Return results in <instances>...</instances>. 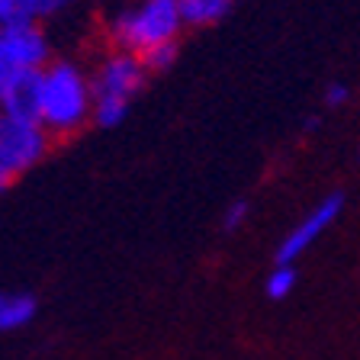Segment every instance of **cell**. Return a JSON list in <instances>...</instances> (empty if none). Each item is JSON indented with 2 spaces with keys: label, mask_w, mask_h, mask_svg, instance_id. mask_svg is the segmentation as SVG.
Returning a JSON list of instances; mask_svg holds the SVG:
<instances>
[{
  "label": "cell",
  "mask_w": 360,
  "mask_h": 360,
  "mask_svg": "<svg viewBox=\"0 0 360 360\" xmlns=\"http://www.w3.org/2000/svg\"><path fill=\"white\" fill-rule=\"evenodd\" d=\"M129 106L132 103H122V100H94L90 122H97L100 129H116L129 116Z\"/></svg>",
  "instance_id": "7c38bea8"
},
{
  "label": "cell",
  "mask_w": 360,
  "mask_h": 360,
  "mask_svg": "<svg viewBox=\"0 0 360 360\" xmlns=\"http://www.w3.org/2000/svg\"><path fill=\"white\" fill-rule=\"evenodd\" d=\"M184 20L174 0H139L135 7H126L112 16L110 36L122 52L145 55L155 45L177 42Z\"/></svg>",
  "instance_id": "7a4b0ae2"
},
{
  "label": "cell",
  "mask_w": 360,
  "mask_h": 360,
  "mask_svg": "<svg viewBox=\"0 0 360 360\" xmlns=\"http://www.w3.org/2000/svg\"><path fill=\"white\" fill-rule=\"evenodd\" d=\"M13 22V0H0V26Z\"/></svg>",
  "instance_id": "e0dca14e"
},
{
  "label": "cell",
  "mask_w": 360,
  "mask_h": 360,
  "mask_svg": "<svg viewBox=\"0 0 360 360\" xmlns=\"http://www.w3.org/2000/svg\"><path fill=\"white\" fill-rule=\"evenodd\" d=\"M94 112L90 75L75 61H49L42 68V110L39 126L52 139L81 132Z\"/></svg>",
  "instance_id": "6da1fadb"
},
{
  "label": "cell",
  "mask_w": 360,
  "mask_h": 360,
  "mask_svg": "<svg viewBox=\"0 0 360 360\" xmlns=\"http://www.w3.org/2000/svg\"><path fill=\"white\" fill-rule=\"evenodd\" d=\"M319 122H322V120H319V116H309V120H306V122H302V126H306V132H312V129H315V126H319Z\"/></svg>",
  "instance_id": "d6986e66"
},
{
  "label": "cell",
  "mask_w": 360,
  "mask_h": 360,
  "mask_svg": "<svg viewBox=\"0 0 360 360\" xmlns=\"http://www.w3.org/2000/svg\"><path fill=\"white\" fill-rule=\"evenodd\" d=\"M145 65V71H155V75H161V71H167V68H174V61H177V42H165V45H155V49H148L145 55H139Z\"/></svg>",
  "instance_id": "4fadbf2b"
},
{
  "label": "cell",
  "mask_w": 360,
  "mask_h": 360,
  "mask_svg": "<svg viewBox=\"0 0 360 360\" xmlns=\"http://www.w3.org/2000/svg\"><path fill=\"white\" fill-rule=\"evenodd\" d=\"M10 180H13V177H10V174H7V171H0V196L7 193V187H10Z\"/></svg>",
  "instance_id": "ac0fdd59"
},
{
  "label": "cell",
  "mask_w": 360,
  "mask_h": 360,
  "mask_svg": "<svg viewBox=\"0 0 360 360\" xmlns=\"http://www.w3.org/2000/svg\"><path fill=\"white\" fill-rule=\"evenodd\" d=\"M148 71H145L142 58L135 52H110L97 65V71L90 75V87H94V100H122L132 103L135 94L145 87Z\"/></svg>",
  "instance_id": "277c9868"
},
{
  "label": "cell",
  "mask_w": 360,
  "mask_h": 360,
  "mask_svg": "<svg viewBox=\"0 0 360 360\" xmlns=\"http://www.w3.org/2000/svg\"><path fill=\"white\" fill-rule=\"evenodd\" d=\"M39 302L32 292H10L0 290V331H16L36 319Z\"/></svg>",
  "instance_id": "ba28073f"
},
{
  "label": "cell",
  "mask_w": 360,
  "mask_h": 360,
  "mask_svg": "<svg viewBox=\"0 0 360 360\" xmlns=\"http://www.w3.org/2000/svg\"><path fill=\"white\" fill-rule=\"evenodd\" d=\"M341 210H345V196L341 193H328L319 206H312V210L283 235V241H280V248H277V264H292L296 257L306 255L309 248L335 225Z\"/></svg>",
  "instance_id": "8992f818"
},
{
  "label": "cell",
  "mask_w": 360,
  "mask_h": 360,
  "mask_svg": "<svg viewBox=\"0 0 360 360\" xmlns=\"http://www.w3.org/2000/svg\"><path fill=\"white\" fill-rule=\"evenodd\" d=\"M49 145H52V135L39 122H20L0 116V171H7L10 177L32 171L49 155Z\"/></svg>",
  "instance_id": "3957f363"
},
{
  "label": "cell",
  "mask_w": 360,
  "mask_h": 360,
  "mask_svg": "<svg viewBox=\"0 0 360 360\" xmlns=\"http://www.w3.org/2000/svg\"><path fill=\"white\" fill-rule=\"evenodd\" d=\"M248 210H251V206H248L245 200H235L222 216V232H238L241 225L248 222Z\"/></svg>",
  "instance_id": "5bb4252c"
},
{
  "label": "cell",
  "mask_w": 360,
  "mask_h": 360,
  "mask_svg": "<svg viewBox=\"0 0 360 360\" xmlns=\"http://www.w3.org/2000/svg\"><path fill=\"white\" fill-rule=\"evenodd\" d=\"M292 290H296V270H292V264H277V267H274V274L267 277V283H264L267 300L283 302Z\"/></svg>",
  "instance_id": "8fae6325"
},
{
  "label": "cell",
  "mask_w": 360,
  "mask_h": 360,
  "mask_svg": "<svg viewBox=\"0 0 360 360\" xmlns=\"http://www.w3.org/2000/svg\"><path fill=\"white\" fill-rule=\"evenodd\" d=\"M75 4V0H13V20H49Z\"/></svg>",
  "instance_id": "30bf717a"
},
{
  "label": "cell",
  "mask_w": 360,
  "mask_h": 360,
  "mask_svg": "<svg viewBox=\"0 0 360 360\" xmlns=\"http://www.w3.org/2000/svg\"><path fill=\"white\" fill-rule=\"evenodd\" d=\"M42 110V71H20L7 84V94L0 100V116L20 122H39Z\"/></svg>",
  "instance_id": "52a82bcc"
},
{
  "label": "cell",
  "mask_w": 360,
  "mask_h": 360,
  "mask_svg": "<svg viewBox=\"0 0 360 360\" xmlns=\"http://www.w3.org/2000/svg\"><path fill=\"white\" fill-rule=\"evenodd\" d=\"M13 81V71H10V65L4 58H0V100H4V94H7V84Z\"/></svg>",
  "instance_id": "2e32d148"
},
{
  "label": "cell",
  "mask_w": 360,
  "mask_h": 360,
  "mask_svg": "<svg viewBox=\"0 0 360 360\" xmlns=\"http://www.w3.org/2000/svg\"><path fill=\"white\" fill-rule=\"evenodd\" d=\"M0 58L13 75L20 71H42L52 61L49 36L36 20H13L0 26Z\"/></svg>",
  "instance_id": "5b68a950"
},
{
  "label": "cell",
  "mask_w": 360,
  "mask_h": 360,
  "mask_svg": "<svg viewBox=\"0 0 360 360\" xmlns=\"http://www.w3.org/2000/svg\"><path fill=\"white\" fill-rule=\"evenodd\" d=\"M174 4H177V10H180L184 26H190V30L212 26V22H219L229 13V7H232V0H174Z\"/></svg>",
  "instance_id": "9c48e42d"
},
{
  "label": "cell",
  "mask_w": 360,
  "mask_h": 360,
  "mask_svg": "<svg viewBox=\"0 0 360 360\" xmlns=\"http://www.w3.org/2000/svg\"><path fill=\"white\" fill-rule=\"evenodd\" d=\"M347 100H351V87H347L345 81H335L325 87V103L328 106H345Z\"/></svg>",
  "instance_id": "9a60e30c"
}]
</instances>
